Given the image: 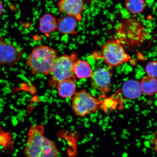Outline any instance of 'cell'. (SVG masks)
<instances>
[{
  "label": "cell",
  "mask_w": 157,
  "mask_h": 157,
  "mask_svg": "<svg viewBox=\"0 0 157 157\" xmlns=\"http://www.w3.org/2000/svg\"><path fill=\"white\" fill-rule=\"evenodd\" d=\"M26 157H58L55 143L44 135L42 125H34L29 128L24 150Z\"/></svg>",
  "instance_id": "6da1fadb"
},
{
  "label": "cell",
  "mask_w": 157,
  "mask_h": 157,
  "mask_svg": "<svg viewBox=\"0 0 157 157\" xmlns=\"http://www.w3.org/2000/svg\"><path fill=\"white\" fill-rule=\"evenodd\" d=\"M58 52L51 47L40 45L35 47L27 57L26 64L33 75H48L52 71Z\"/></svg>",
  "instance_id": "7a4b0ae2"
},
{
  "label": "cell",
  "mask_w": 157,
  "mask_h": 157,
  "mask_svg": "<svg viewBox=\"0 0 157 157\" xmlns=\"http://www.w3.org/2000/svg\"><path fill=\"white\" fill-rule=\"evenodd\" d=\"M76 58L74 53L71 56L63 55L57 58L53 65L51 72L52 76L49 81L51 87L56 88L59 83L65 80L72 79L76 81L72 68Z\"/></svg>",
  "instance_id": "3957f363"
},
{
  "label": "cell",
  "mask_w": 157,
  "mask_h": 157,
  "mask_svg": "<svg viewBox=\"0 0 157 157\" xmlns=\"http://www.w3.org/2000/svg\"><path fill=\"white\" fill-rule=\"evenodd\" d=\"M101 53L104 61L110 67L121 66L131 59L122 45L114 39H109L102 45Z\"/></svg>",
  "instance_id": "277c9868"
},
{
  "label": "cell",
  "mask_w": 157,
  "mask_h": 157,
  "mask_svg": "<svg viewBox=\"0 0 157 157\" xmlns=\"http://www.w3.org/2000/svg\"><path fill=\"white\" fill-rule=\"evenodd\" d=\"M101 101L85 90L77 92L74 95L71 107L76 116L85 117L99 109Z\"/></svg>",
  "instance_id": "5b68a950"
},
{
  "label": "cell",
  "mask_w": 157,
  "mask_h": 157,
  "mask_svg": "<svg viewBox=\"0 0 157 157\" xmlns=\"http://www.w3.org/2000/svg\"><path fill=\"white\" fill-rule=\"evenodd\" d=\"M23 54L22 48L7 42L0 36V66H13L21 59Z\"/></svg>",
  "instance_id": "8992f818"
},
{
  "label": "cell",
  "mask_w": 157,
  "mask_h": 157,
  "mask_svg": "<svg viewBox=\"0 0 157 157\" xmlns=\"http://www.w3.org/2000/svg\"><path fill=\"white\" fill-rule=\"evenodd\" d=\"M112 74L107 68H100L93 72L91 76V86L100 93L105 94L110 90Z\"/></svg>",
  "instance_id": "52a82bcc"
},
{
  "label": "cell",
  "mask_w": 157,
  "mask_h": 157,
  "mask_svg": "<svg viewBox=\"0 0 157 157\" xmlns=\"http://www.w3.org/2000/svg\"><path fill=\"white\" fill-rule=\"evenodd\" d=\"M58 7L60 13L73 17L78 21H82L85 9L83 0H59Z\"/></svg>",
  "instance_id": "ba28073f"
},
{
  "label": "cell",
  "mask_w": 157,
  "mask_h": 157,
  "mask_svg": "<svg viewBox=\"0 0 157 157\" xmlns=\"http://www.w3.org/2000/svg\"><path fill=\"white\" fill-rule=\"evenodd\" d=\"M39 29L40 32L48 36L57 29V20L50 13L43 15L39 20Z\"/></svg>",
  "instance_id": "9c48e42d"
},
{
  "label": "cell",
  "mask_w": 157,
  "mask_h": 157,
  "mask_svg": "<svg viewBox=\"0 0 157 157\" xmlns=\"http://www.w3.org/2000/svg\"><path fill=\"white\" fill-rule=\"evenodd\" d=\"M77 21L74 17L65 15L57 20L58 30L64 35L75 34Z\"/></svg>",
  "instance_id": "30bf717a"
},
{
  "label": "cell",
  "mask_w": 157,
  "mask_h": 157,
  "mask_svg": "<svg viewBox=\"0 0 157 157\" xmlns=\"http://www.w3.org/2000/svg\"><path fill=\"white\" fill-rule=\"evenodd\" d=\"M122 92L125 98L131 100L138 99L142 93L139 82L133 80H129L123 84Z\"/></svg>",
  "instance_id": "8fae6325"
},
{
  "label": "cell",
  "mask_w": 157,
  "mask_h": 157,
  "mask_svg": "<svg viewBox=\"0 0 157 157\" xmlns=\"http://www.w3.org/2000/svg\"><path fill=\"white\" fill-rule=\"evenodd\" d=\"M72 69L74 75L79 79L91 78L93 73L91 66L86 60H76Z\"/></svg>",
  "instance_id": "7c38bea8"
},
{
  "label": "cell",
  "mask_w": 157,
  "mask_h": 157,
  "mask_svg": "<svg viewBox=\"0 0 157 157\" xmlns=\"http://www.w3.org/2000/svg\"><path fill=\"white\" fill-rule=\"evenodd\" d=\"M56 88L58 95L60 97L70 98L75 94L76 85L75 80L66 79L59 83Z\"/></svg>",
  "instance_id": "4fadbf2b"
},
{
  "label": "cell",
  "mask_w": 157,
  "mask_h": 157,
  "mask_svg": "<svg viewBox=\"0 0 157 157\" xmlns=\"http://www.w3.org/2000/svg\"><path fill=\"white\" fill-rule=\"evenodd\" d=\"M156 78L147 76L143 78L139 83L142 93L148 96H152L156 93Z\"/></svg>",
  "instance_id": "5bb4252c"
},
{
  "label": "cell",
  "mask_w": 157,
  "mask_h": 157,
  "mask_svg": "<svg viewBox=\"0 0 157 157\" xmlns=\"http://www.w3.org/2000/svg\"><path fill=\"white\" fill-rule=\"evenodd\" d=\"M146 0H125V6L127 11L131 14H140L146 9Z\"/></svg>",
  "instance_id": "9a60e30c"
},
{
  "label": "cell",
  "mask_w": 157,
  "mask_h": 157,
  "mask_svg": "<svg viewBox=\"0 0 157 157\" xmlns=\"http://www.w3.org/2000/svg\"><path fill=\"white\" fill-rule=\"evenodd\" d=\"M13 135L10 132H6L0 126V148L7 152L10 150L13 146Z\"/></svg>",
  "instance_id": "2e32d148"
},
{
  "label": "cell",
  "mask_w": 157,
  "mask_h": 157,
  "mask_svg": "<svg viewBox=\"0 0 157 157\" xmlns=\"http://www.w3.org/2000/svg\"><path fill=\"white\" fill-rule=\"evenodd\" d=\"M157 61L156 60L151 61L146 65L145 71L148 76L157 78Z\"/></svg>",
  "instance_id": "e0dca14e"
},
{
  "label": "cell",
  "mask_w": 157,
  "mask_h": 157,
  "mask_svg": "<svg viewBox=\"0 0 157 157\" xmlns=\"http://www.w3.org/2000/svg\"><path fill=\"white\" fill-rule=\"evenodd\" d=\"M4 10V6L2 2L0 1V17L2 14Z\"/></svg>",
  "instance_id": "ac0fdd59"
},
{
  "label": "cell",
  "mask_w": 157,
  "mask_h": 157,
  "mask_svg": "<svg viewBox=\"0 0 157 157\" xmlns=\"http://www.w3.org/2000/svg\"><path fill=\"white\" fill-rule=\"evenodd\" d=\"M0 97H1V94H0Z\"/></svg>",
  "instance_id": "d6986e66"
}]
</instances>
